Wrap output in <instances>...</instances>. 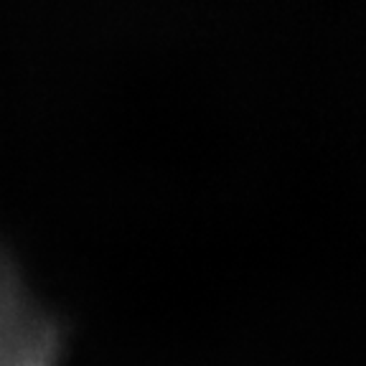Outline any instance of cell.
I'll list each match as a JSON object with an SVG mask.
<instances>
[{
	"instance_id": "1",
	"label": "cell",
	"mask_w": 366,
	"mask_h": 366,
	"mask_svg": "<svg viewBox=\"0 0 366 366\" xmlns=\"http://www.w3.org/2000/svg\"><path fill=\"white\" fill-rule=\"evenodd\" d=\"M66 326L29 287L13 252L0 244V366H61Z\"/></svg>"
}]
</instances>
